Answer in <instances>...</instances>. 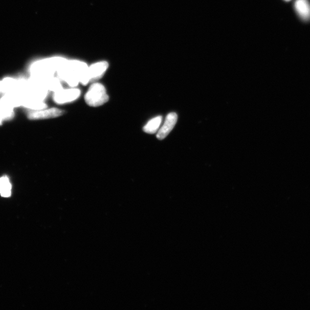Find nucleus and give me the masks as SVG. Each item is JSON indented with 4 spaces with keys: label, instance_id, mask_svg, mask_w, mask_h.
<instances>
[{
    "label": "nucleus",
    "instance_id": "9",
    "mask_svg": "<svg viewBox=\"0 0 310 310\" xmlns=\"http://www.w3.org/2000/svg\"><path fill=\"white\" fill-rule=\"evenodd\" d=\"M294 7L302 20L308 21L310 19V4L308 0H296Z\"/></svg>",
    "mask_w": 310,
    "mask_h": 310
},
{
    "label": "nucleus",
    "instance_id": "3",
    "mask_svg": "<svg viewBox=\"0 0 310 310\" xmlns=\"http://www.w3.org/2000/svg\"><path fill=\"white\" fill-rule=\"evenodd\" d=\"M109 100L105 87L98 82H93L84 95L86 103L92 107L102 106Z\"/></svg>",
    "mask_w": 310,
    "mask_h": 310
},
{
    "label": "nucleus",
    "instance_id": "10",
    "mask_svg": "<svg viewBox=\"0 0 310 310\" xmlns=\"http://www.w3.org/2000/svg\"><path fill=\"white\" fill-rule=\"evenodd\" d=\"M162 117L161 116H157L150 120L148 123L145 124L143 128V130L145 133L148 134H154L158 131L160 126L162 124Z\"/></svg>",
    "mask_w": 310,
    "mask_h": 310
},
{
    "label": "nucleus",
    "instance_id": "7",
    "mask_svg": "<svg viewBox=\"0 0 310 310\" xmlns=\"http://www.w3.org/2000/svg\"><path fill=\"white\" fill-rule=\"evenodd\" d=\"M178 120V115L175 113H170L167 117L162 127L159 129L157 134V138L163 140L170 134L174 128Z\"/></svg>",
    "mask_w": 310,
    "mask_h": 310
},
{
    "label": "nucleus",
    "instance_id": "6",
    "mask_svg": "<svg viewBox=\"0 0 310 310\" xmlns=\"http://www.w3.org/2000/svg\"><path fill=\"white\" fill-rule=\"evenodd\" d=\"M64 114V111L57 108H50L39 110H33L28 115V119L32 120H44L56 118Z\"/></svg>",
    "mask_w": 310,
    "mask_h": 310
},
{
    "label": "nucleus",
    "instance_id": "11",
    "mask_svg": "<svg viewBox=\"0 0 310 310\" xmlns=\"http://www.w3.org/2000/svg\"><path fill=\"white\" fill-rule=\"evenodd\" d=\"M12 186L7 176L0 178V194L3 197H9L11 195Z\"/></svg>",
    "mask_w": 310,
    "mask_h": 310
},
{
    "label": "nucleus",
    "instance_id": "4",
    "mask_svg": "<svg viewBox=\"0 0 310 310\" xmlns=\"http://www.w3.org/2000/svg\"><path fill=\"white\" fill-rule=\"evenodd\" d=\"M108 68H109V63L105 60L99 61L88 65L85 76L81 84L85 86L91 82H95L103 77Z\"/></svg>",
    "mask_w": 310,
    "mask_h": 310
},
{
    "label": "nucleus",
    "instance_id": "2",
    "mask_svg": "<svg viewBox=\"0 0 310 310\" xmlns=\"http://www.w3.org/2000/svg\"><path fill=\"white\" fill-rule=\"evenodd\" d=\"M65 60V58L58 56L37 61L31 68L32 78L43 79L54 77Z\"/></svg>",
    "mask_w": 310,
    "mask_h": 310
},
{
    "label": "nucleus",
    "instance_id": "13",
    "mask_svg": "<svg viewBox=\"0 0 310 310\" xmlns=\"http://www.w3.org/2000/svg\"><path fill=\"white\" fill-rule=\"evenodd\" d=\"M3 120L2 119L0 118V125H2Z\"/></svg>",
    "mask_w": 310,
    "mask_h": 310
},
{
    "label": "nucleus",
    "instance_id": "8",
    "mask_svg": "<svg viewBox=\"0 0 310 310\" xmlns=\"http://www.w3.org/2000/svg\"><path fill=\"white\" fill-rule=\"evenodd\" d=\"M0 102L13 109L22 106V96L18 93L5 94V95L0 98Z\"/></svg>",
    "mask_w": 310,
    "mask_h": 310
},
{
    "label": "nucleus",
    "instance_id": "1",
    "mask_svg": "<svg viewBox=\"0 0 310 310\" xmlns=\"http://www.w3.org/2000/svg\"><path fill=\"white\" fill-rule=\"evenodd\" d=\"M88 65L83 60L65 59L56 73V76L70 87H76L81 83Z\"/></svg>",
    "mask_w": 310,
    "mask_h": 310
},
{
    "label": "nucleus",
    "instance_id": "5",
    "mask_svg": "<svg viewBox=\"0 0 310 310\" xmlns=\"http://www.w3.org/2000/svg\"><path fill=\"white\" fill-rule=\"evenodd\" d=\"M81 92L76 87L62 88L61 90L54 93L53 99L58 104H64L74 102L78 99L81 96Z\"/></svg>",
    "mask_w": 310,
    "mask_h": 310
},
{
    "label": "nucleus",
    "instance_id": "12",
    "mask_svg": "<svg viewBox=\"0 0 310 310\" xmlns=\"http://www.w3.org/2000/svg\"><path fill=\"white\" fill-rule=\"evenodd\" d=\"M13 109L3 104L0 102V118L3 120H9L13 118Z\"/></svg>",
    "mask_w": 310,
    "mask_h": 310
},
{
    "label": "nucleus",
    "instance_id": "14",
    "mask_svg": "<svg viewBox=\"0 0 310 310\" xmlns=\"http://www.w3.org/2000/svg\"><path fill=\"white\" fill-rule=\"evenodd\" d=\"M284 1H285V2H290V1H291V0H284Z\"/></svg>",
    "mask_w": 310,
    "mask_h": 310
}]
</instances>
